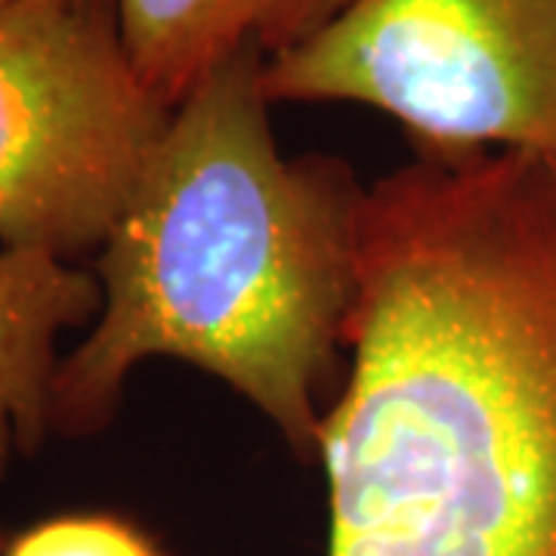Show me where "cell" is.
Instances as JSON below:
<instances>
[{
	"instance_id": "7a4b0ae2",
	"label": "cell",
	"mask_w": 556,
	"mask_h": 556,
	"mask_svg": "<svg viewBox=\"0 0 556 556\" xmlns=\"http://www.w3.org/2000/svg\"><path fill=\"white\" fill-rule=\"evenodd\" d=\"M244 50L174 109L159 152L97 254L102 313L62 356L50 430L84 439L146 358L229 383L313 464L358 291L368 189L334 155L285 159Z\"/></svg>"
},
{
	"instance_id": "5b68a950",
	"label": "cell",
	"mask_w": 556,
	"mask_h": 556,
	"mask_svg": "<svg viewBox=\"0 0 556 556\" xmlns=\"http://www.w3.org/2000/svg\"><path fill=\"white\" fill-rule=\"evenodd\" d=\"M353 0H115L121 35L142 84L170 112L244 50L291 53Z\"/></svg>"
},
{
	"instance_id": "277c9868",
	"label": "cell",
	"mask_w": 556,
	"mask_h": 556,
	"mask_svg": "<svg viewBox=\"0 0 556 556\" xmlns=\"http://www.w3.org/2000/svg\"><path fill=\"white\" fill-rule=\"evenodd\" d=\"M273 102H353L417 152L507 149L556 170V0H353L266 62Z\"/></svg>"
},
{
	"instance_id": "52a82bcc",
	"label": "cell",
	"mask_w": 556,
	"mask_h": 556,
	"mask_svg": "<svg viewBox=\"0 0 556 556\" xmlns=\"http://www.w3.org/2000/svg\"><path fill=\"white\" fill-rule=\"evenodd\" d=\"M0 556H164V551L134 519L90 510L25 526L0 544Z\"/></svg>"
},
{
	"instance_id": "8992f818",
	"label": "cell",
	"mask_w": 556,
	"mask_h": 556,
	"mask_svg": "<svg viewBox=\"0 0 556 556\" xmlns=\"http://www.w3.org/2000/svg\"><path fill=\"white\" fill-rule=\"evenodd\" d=\"M102 313L97 273L0 241V479L13 457L50 437V399L62 334L93 328Z\"/></svg>"
},
{
	"instance_id": "6da1fadb",
	"label": "cell",
	"mask_w": 556,
	"mask_h": 556,
	"mask_svg": "<svg viewBox=\"0 0 556 556\" xmlns=\"http://www.w3.org/2000/svg\"><path fill=\"white\" fill-rule=\"evenodd\" d=\"M328 556H556V170L417 152L362 204Z\"/></svg>"
},
{
	"instance_id": "3957f363",
	"label": "cell",
	"mask_w": 556,
	"mask_h": 556,
	"mask_svg": "<svg viewBox=\"0 0 556 556\" xmlns=\"http://www.w3.org/2000/svg\"><path fill=\"white\" fill-rule=\"evenodd\" d=\"M170 118L115 0H0V241L97 257Z\"/></svg>"
}]
</instances>
